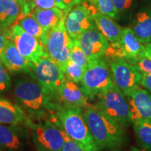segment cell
<instances>
[{
	"label": "cell",
	"instance_id": "obj_1",
	"mask_svg": "<svg viewBox=\"0 0 151 151\" xmlns=\"http://www.w3.org/2000/svg\"><path fill=\"white\" fill-rule=\"evenodd\" d=\"M83 117L99 151L118 150L127 143L124 128L94 105L89 104L84 109Z\"/></svg>",
	"mask_w": 151,
	"mask_h": 151
},
{
	"label": "cell",
	"instance_id": "obj_2",
	"mask_svg": "<svg viewBox=\"0 0 151 151\" xmlns=\"http://www.w3.org/2000/svg\"><path fill=\"white\" fill-rule=\"evenodd\" d=\"M14 94L17 104L34 120L43 118L47 112L51 113L57 104L29 75L15 81Z\"/></svg>",
	"mask_w": 151,
	"mask_h": 151
},
{
	"label": "cell",
	"instance_id": "obj_3",
	"mask_svg": "<svg viewBox=\"0 0 151 151\" xmlns=\"http://www.w3.org/2000/svg\"><path fill=\"white\" fill-rule=\"evenodd\" d=\"M50 118L85 150L99 151L84 119L83 109L57 103Z\"/></svg>",
	"mask_w": 151,
	"mask_h": 151
},
{
	"label": "cell",
	"instance_id": "obj_4",
	"mask_svg": "<svg viewBox=\"0 0 151 151\" xmlns=\"http://www.w3.org/2000/svg\"><path fill=\"white\" fill-rule=\"evenodd\" d=\"M24 124L29 130L36 151H62L66 133L58 123L51 120L27 118Z\"/></svg>",
	"mask_w": 151,
	"mask_h": 151
},
{
	"label": "cell",
	"instance_id": "obj_5",
	"mask_svg": "<svg viewBox=\"0 0 151 151\" xmlns=\"http://www.w3.org/2000/svg\"><path fill=\"white\" fill-rule=\"evenodd\" d=\"M94 106L123 128L132 124L129 103L127 97L114 85L98 94Z\"/></svg>",
	"mask_w": 151,
	"mask_h": 151
},
{
	"label": "cell",
	"instance_id": "obj_6",
	"mask_svg": "<svg viewBox=\"0 0 151 151\" xmlns=\"http://www.w3.org/2000/svg\"><path fill=\"white\" fill-rule=\"evenodd\" d=\"M80 83L85 95L91 101L113 86L110 67L104 58L89 62Z\"/></svg>",
	"mask_w": 151,
	"mask_h": 151
},
{
	"label": "cell",
	"instance_id": "obj_7",
	"mask_svg": "<svg viewBox=\"0 0 151 151\" xmlns=\"http://www.w3.org/2000/svg\"><path fill=\"white\" fill-rule=\"evenodd\" d=\"M29 67L31 76L37 81L52 101L58 103V90L66 79L60 65L46 56L36 65L29 63Z\"/></svg>",
	"mask_w": 151,
	"mask_h": 151
},
{
	"label": "cell",
	"instance_id": "obj_8",
	"mask_svg": "<svg viewBox=\"0 0 151 151\" xmlns=\"http://www.w3.org/2000/svg\"><path fill=\"white\" fill-rule=\"evenodd\" d=\"M66 16L58 25L47 33L45 46V50L48 56L59 65L62 69L70 59L73 46L72 39L68 35L65 27Z\"/></svg>",
	"mask_w": 151,
	"mask_h": 151
},
{
	"label": "cell",
	"instance_id": "obj_9",
	"mask_svg": "<svg viewBox=\"0 0 151 151\" xmlns=\"http://www.w3.org/2000/svg\"><path fill=\"white\" fill-rule=\"evenodd\" d=\"M113 85L125 96L129 97L139 88L142 73L124 58H113L109 62Z\"/></svg>",
	"mask_w": 151,
	"mask_h": 151
},
{
	"label": "cell",
	"instance_id": "obj_10",
	"mask_svg": "<svg viewBox=\"0 0 151 151\" xmlns=\"http://www.w3.org/2000/svg\"><path fill=\"white\" fill-rule=\"evenodd\" d=\"M6 37L13 41L18 51L29 63L36 65L43 58L48 56L41 41L26 32L18 24H13Z\"/></svg>",
	"mask_w": 151,
	"mask_h": 151
},
{
	"label": "cell",
	"instance_id": "obj_11",
	"mask_svg": "<svg viewBox=\"0 0 151 151\" xmlns=\"http://www.w3.org/2000/svg\"><path fill=\"white\" fill-rule=\"evenodd\" d=\"M106 55L110 58H124L127 62L145 56V46H143L131 28H124L118 41L111 43Z\"/></svg>",
	"mask_w": 151,
	"mask_h": 151
},
{
	"label": "cell",
	"instance_id": "obj_12",
	"mask_svg": "<svg viewBox=\"0 0 151 151\" xmlns=\"http://www.w3.org/2000/svg\"><path fill=\"white\" fill-rule=\"evenodd\" d=\"M97 11L92 5L83 2L68 13L65 18V27L72 40H77L84 32L95 27L94 15Z\"/></svg>",
	"mask_w": 151,
	"mask_h": 151
},
{
	"label": "cell",
	"instance_id": "obj_13",
	"mask_svg": "<svg viewBox=\"0 0 151 151\" xmlns=\"http://www.w3.org/2000/svg\"><path fill=\"white\" fill-rule=\"evenodd\" d=\"M0 124V149L4 151H25L29 146L30 132L27 126Z\"/></svg>",
	"mask_w": 151,
	"mask_h": 151
},
{
	"label": "cell",
	"instance_id": "obj_14",
	"mask_svg": "<svg viewBox=\"0 0 151 151\" xmlns=\"http://www.w3.org/2000/svg\"><path fill=\"white\" fill-rule=\"evenodd\" d=\"M77 41L89 62L104 58L109 46V42L96 26L84 32Z\"/></svg>",
	"mask_w": 151,
	"mask_h": 151
},
{
	"label": "cell",
	"instance_id": "obj_15",
	"mask_svg": "<svg viewBox=\"0 0 151 151\" xmlns=\"http://www.w3.org/2000/svg\"><path fill=\"white\" fill-rule=\"evenodd\" d=\"M88 98L77 83L65 79L60 87L58 93V103L67 106L84 109L89 105Z\"/></svg>",
	"mask_w": 151,
	"mask_h": 151
},
{
	"label": "cell",
	"instance_id": "obj_16",
	"mask_svg": "<svg viewBox=\"0 0 151 151\" xmlns=\"http://www.w3.org/2000/svg\"><path fill=\"white\" fill-rule=\"evenodd\" d=\"M0 60L10 72H24L32 75L29 63L18 51L13 41L7 37Z\"/></svg>",
	"mask_w": 151,
	"mask_h": 151
},
{
	"label": "cell",
	"instance_id": "obj_17",
	"mask_svg": "<svg viewBox=\"0 0 151 151\" xmlns=\"http://www.w3.org/2000/svg\"><path fill=\"white\" fill-rule=\"evenodd\" d=\"M132 120L142 119L151 123V93L142 88H138L129 97Z\"/></svg>",
	"mask_w": 151,
	"mask_h": 151
},
{
	"label": "cell",
	"instance_id": "obj_18",
	"mask_svg": "<svg viewBox=\"0 0 151 151\" xmlns=\"http://www.w3.org/2000/svg\"><path fill=\"white\" fill-rule=\"evenodd\" d=\"M27 117L20 106L0 97V124H24Z\"/></svg>",
	"mask_w": 151,
	"mask_h": 151
},
{
	"label": "cell",
	"instance_id": "obj_19",
	"mask_svg": "<svg viewBox=\"0 0 151 151\" xmlns=\"http://www.w3.org/2000/svg\"><path fill=\"white\" fill-rule=\"evenodd\" d=\"M30 13L46 33L58 25L62 19L68 14L58 7L49 9H34L30 10Z\"/></svg>",
	"mask_w": 151,
	"mask_h": 151
},
{
	"label": "cell",
	"instance_id": "obj_20",
	"mask_svg": "<svg viewBox=\"0 0 151 151\" xmlns=\"http://www.w3.org/2000/svg\"><path fill=\"white\" fill-rule=\"evenodd\" d=\"M132 29L142 44L151 42V8L139 11L132 22Z\"/></svg>",
	"mask_w": 151,
	"mask_h": 151
},
{
	"label": "cell",
	"instance_id": "obj_21",
	"mask_svg": "<svg viewBox=\"0 0 151 151\" xmlns=\"http://www.w3.org/2000/svg\"><path fill=\"white\" fill-rule=\"evenodd\" d=\"M94 21L96 27L109 42H116L120 39L123 29L113 18L97 11L94 15Z\"/></svg>",
	"mask_w": 151,
	"mask_h": 151
},
{
	"label": "cell",
	"instance_id": "obj_22",
	"mask_svg": "<svg viewBox=\"0 0 151 151\" xmlns=\"http://www.w3.org/2000/svg\"><path fill=\"white\" fill-rule=\"evenodd\" d=\"M22 14L16 0H0V27L13 25Z\"/></svg>",
	"mask_w": 151,
	"mask_h": 151
},
{
	"label": "cell",
	"instance_id": "obj_23",
	"mask_svg": "<svg viewBox=\"0 0 151 151\" xmlns=\"http://www.w3.org/2000/svg\"><path fill=\"white\" fill-rule=\"evenodd\" d=\"M14 24H18L26 32L37 38L45 48L47 40V33L45 32L31 13L29 12L27 14H23L22 13Z\"/></svg>",
	"mask_w": 151,
	"mask_h": 151
},
{
	"label": "cell",
	"instance_id": "obj_24",
	"mask_svg": "<svg viewBox=\"0 0 151 151\" xmlns=\"http://www.w3.org/2000/svg\"><path fill=\"white\" fill-rule=\"evenodd\" d=\"M137 143L143 150L151 151V123L142 119L132 120Z\"/></svg>",
	"mask_w": 151,
	"mask_h": 151
},
{
	"label": "cell",
	"instance_id": "obj_25",
	"mask_svg": "<svg viewBox=\"0 0 151 151\" xmlns=\"http://www.w3.org/2000/svg\"><path fill=\"white\" fill-rule=\"evenodd\" d=\"M62 70L66 78L78 84L80 83L82 80L86 69L69 60Z\"/></svg>",
	"mask_w": 151,
	"mask_h": 151
},
{
	"label": "cell",
	"instance_id": "obj_26",
	"mask_svg": "<svg viewBox=\"0 0 151 151\" xmlns=\"http://www.w3.org/2000/svg\"><path fill=\"white\" fill-rule=\"evenodd\" d=\"M98 11L111 18H116L118 16L113 0H90Z\"/></svg>",
	"mask_w": 151,
	"mask_h": 151
},
{
	"label": "cell",
	"instance_id": "obj_27",
	"mask_svg": "<svg viewBox=\"0 0 151 151\" xmlns=\"http://www.w3.org/2000/svg\"><path fill=\"white\" fill-rule=\"evenodd\" d=\"M69 60L75 62L78 65L81 66L85 69H86L88 64H89L86 54L79 46L77 40H73V46L71 48L70 59Z\"/></svg>",
	"mask_w": 151,
	"mask_h": 151
},
{
	"label": "cell",
	"instance_id": "obj_28",
	"mask_svg": "<svg viewBox=\"0 0 151 151\" xmlns=\"http://www.w3.org/2000/svg\"><path fill=\"white\" fill-rule=\"evenodd\" d=\"M128 62L134 66L141 73L151 75V60L146 56L140 57Z\"/></svg>",
	"mask_w": 151,
	"mask_h": 151
},
{
	"label": "cell",
	"instance_id": "obj_29",
	"mask_svg": "<svg viewBox=\"0 0 151 151\" xmlns=\"http://www.w3.org/2000/svg\"><path fill=\"white\" fill-rule=\"evenodd\" d=\"M11 86V79L2 62L0 60V95L8 91Z\"/></svg>",
	"mask_w": 151,
	"mask_h": 151
},
{
	"label": "cell",
	"instance_id": "obj_30",
	"mask_svg": "<svg viewBox=\"0 0 151 151\" xmlns=\"http://www.w3.org/2000/svg\"><path fill=\"white\" fill-rule=\"evenodd\" d=\"M29 10L34 9H49L58 7L54 0H27Z\"/></svg>",
	"mask_w": 151,
	"mask_h": 151
},
{
	"label": "cell",
	"instance_id": "obj_31",
	"mask_svg": "<svg viewBox=\"0 0 151 151\" xmlns=\"http://www.w3.org/2000/svg\"><path fill=\"white\" fill-rule=\"evenodd\" d=\"M58 8L69 13L75 6L78 5L81 0H54Z\"/></svg>",
	"mask_w": 151,
	"mask_h": 151
},
{
	"label": "cell",
	"instance_id": "obj_32",
	"mask_svg": "<svg viewBox=\"0 0 151 151\" xmlns=\"http://www.w3.org/2000/svg\"><path fill=\"white\" fill-rule=\"evenodd\" d=\"M62 151H86L78 143L71 139L67 134L65 135V143L62 147Z\"/></svg>",
	"mask_w": 151,
	"mask_h": 151
},
{
	"label": "cell",
	"instance_id": "obj_33",
	"mask_svg": "<svg viewBox=\"0 0 151 151\" xmlns=\"http://www.w3.org/2000/svg\"><path fill=\"white\" fill-rule=\"evenodd\" d=\"M118 14L127 11L132 6L133 0H113Z\"/></svg>",
	"mask_w": 151,
	"mask_h": 151
},
{
	"label": "cell",
	"instance_id": "obj_34",
	"mask_svg": "<svg viewBox=\"0 0 151 151\" xmlns=\"http://www.w3.org/2000/svg\"><path fill=\"white\" fill-rule=\"evenodd\" d=\"M141 86L151 93V75L147 73H142L141 81Z\"/></svg>",
	"mask_w": 151,
	"mask_h": 151
},
{
	"label": "cell",
	"instance_id": "obj_35",
	"mask_svg": "<svg viewBox=\"0 0 151 151\" xmlns=\"http://www.w3.org/2000/svg\"><path fill=\"white\" fill-rule=\"evenodd\" d=\"M145 52L144 55L146 58L151 60V42L145 44Z\"/></svg>",
	"mask_w": 151,
	"mask_h": 151
},
{
	"label": "cell",
	"instance_id": "obj_36",
	"mask_svg": "<svg viewBox=\"0 0 151 151\" xmlns=\"http://www.w3.org/2000/svg\"><path fill=\"white\" fill-rule=\"evenodd\" d=\"M6 40V37L3 35L2 34L0 33V58H1V53H2L4 47Z\"/></svg>",
	"mask_w": 151,
	"mask_h": 151
},
{
	"label": "cell",
	"instance_id": "obj_37",
	"mask_svg": "<svg viewBox=\"0 0 151 151\" xmlns=\"http://www.w3.org/2000/svg\"><path fill=\"white\" fill-rule=\"evenodd\" d=\"M16 1L18 3L20 8L24 6L27 4V0H16Z\"/></svg>",
	"mask_w": 151,
	"mask_h": 151
},
{
	"label": "cell",
	"instance_id": "obj_38",
	"mask_svg": "<svg viewBox=\"0 0 151 151\" xmlns=\"http://www.w3.org/2000/svg\"><path fill=\"white\" fill-rule=\"evenodd\" d=\"M113 151H145L143 150V149H139L138 148H136V147H132L130 149H128V150H114Z\"/></svg>",
	"mask_w": 151,
	"mask_h": 151
},
{
	"label": "cell",
	"instance_id": "obj_39",
	"mask_svg": "<svg viewBox=\"0 0 151 151\" xmlns=\"http://www.w3.org/2000/svg\"><path fill=\"white\" fill-rule=\"evenodd\" d=\"M0 151H4L3 150H1V149H0Z\"/></svg>",
	"mask_w": 151,
	"mask_h": 151
}]
</instances>
